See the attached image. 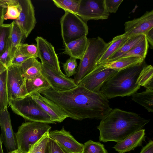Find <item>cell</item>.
<instances>
[{
  "label": "cell",
  "instance_id": "obj_1",
  "mask_svg": "<svg viewBox=\"0 0 153 153\" xmlns=\"http://www.w3.org/2000/svg\"><path fill=\"white\" fill-rule=\"evenodd\" d=\"M40 94L55 103L68 117L75 120H101L112 109L108 99L100 92H93L81 85L61 91L51 87Z\"/></svg>",
  "mask_w": 153,
  "mask_h": 153
},
{
  "label": "cell",
  "instance_id": "obj_2",
  "mask_svg": "<svg viewBox=\"0 0 153 153\" xmlns=\"http://www.w3.org/2000/svg\"><path fill=\"white\" fill-rule=\"evenodd\" d=\"M149 121L134 113L117 108L112 109L101 120L97 126L100 131L99 140L120 142L143 129Z\"/></svg>",
  "mask_w": 153,
  "mask_h": 153
},
{
  "label": "cell",
  "instance_id": "obj_3",
  "mask_svg": "<svg viewBox=\"0 0 153 153\" xmlns=\"http://www.w3.org/2000/svg\"><path fill=\"white\" fill-rule=\"evenodd\" d=\"M147 64L143 62L117 71L103 85L100 92L107 99L131 96L140 86L136 83L139 75Z\"/></svg>",
  "mask_w": 153,
  "mask_h": 153
},
{
  "label": "cell",
  "instance_id": "obj_4",
  "mask_svg": "<svg viewBox=\"0 0 153 153\" xmlns=\"http://www.w3.org/2000/svg\"><path fill=\"white\" fill-rule=\"evenodd\" d=\"M109 44V42H105L100 37L88 39L86 51L82 58L80 60L74 75V80L76 85L95 68Z\"/></svg>",
  "mask_w": 153,
  "mask_h": 153
},
{
  "label": "cell",
  "instance_id": "obj_5",
  "mask_svg": "<svg viewBox=\"0 0 153 153\" xmlns=\"http://www.w3.org/2000/svg\"><path fill=\"white\" fill-rule=\"evenodd\" d=\"M8 105L14 112L25 120L48 124L56 123L29 95L21 99L9 100Z\"/></svg>",
  "mask_w": 153,
  "mask_h": 153
},
{
  "label": "cell",
  "instance_id": "obj_6",
  "mask_svg": "<svg viewBox=\"0 0 153 153\" xmlns=\"http://www.w3.org/2000/svg\"><path fill=\"white\" fill-rule=\"evenodd\" d=\"M51 128L49 124L28 121L23 123L15 133L18 149L27 153L31 147Z\"/></svg>",
  "mask_w": 153,
  "mask_h": 153
},
{
  "label": "cell",
  "instance_id": "obj_7",
  "mask_svg": "<svg viewBox=\"0 0 153 153\" xmlns=\"http://www.w3.org/2000/svg\"><path fill=\"white\" fill-rule=\"evenodd\" d=\"M62 37L64 46L70 42L87 36V23L77 15L67 12L60 19Z\"/></svg>",
  "mask_w": 153,
  "mask_h": 153
},
{
  "label": "cell",
  "instance_id": "obj_8",
  "mask_svg": "<svg viewBox=\"0 0 153 153\" xmlns=\"http://www.w3.org/2000/svg\"><path fill=\"white\" fill-rule=\"evenodd\" d=\"M7 70L8 100L22 98L28 95L26 86V79L22 76L19 66L11 65Z\"/></svg>",
  "mask_w": 153,
  "mask_h": 153
},
{
  "label": "cell",
  "instance_id": "obj_9",
  "mask_svg": "<svg viewBox=\"0 0 153 153\" xmlns=\"http://www.w3.org/2000/svg\"><path fill=\"white\" fill-rule=\"evenodd\" d=\"M117 71L100 65H97L80 81L78 85L83 86L93 92H100L104 84Z\"/></svg>",
  "mask_w": 153,
  "mask_h": 153
},
{
  "label": "cell",
  "instance_id": "obj_10",
  "mask_svg": "<svg viewBox=\"0 0 153 153\" xmlns=\"http://www.w3.org/2000/svg\"><path fill=\"white\" fill-rule=\"evenodd\" d=\"M77 15L87 23L90 20L107 19L109 13L105 0H81Z\"/></svg>",
  "mask_w": 153,
  "mask_h": 153
},
{
  "label": "cell",
  "instance_id": "obj_11",
  "mask_svg": "<svg viewBox=\"0 0 153 153\" xmlns=\"http://www.w3.org/2000/svg\"><path fill=\"white\" fill-rule=\"evenodd\" d=\"M18 1L22 10L18 18L14 21L26 38L34 29L36 23L34 7L30 0Z\"/></svg>",
  "mask_w": 153,
  "mask_h": 153
},
{
  "label": "cell",
  "instance_id": "obj_12",
  "mask_svg": "<svg viewBox=\"0 0 153 153\" xmlns=\"http://www.w3.org/2000/svg\"><path fill=\"white\" fill-rule=\"evenodd\" d=\"M41 65L42 74L53 89L58 91H65L77 86L74 79L59 74L45 64L41 63Z\"/></svg>",
  "mask_w": 153,
  "mask_h": 153
},
{
  "label": "cell",
  "instance_id": "obj_13",
  "mask_svg": "<svg viewBox=\"0 0 153 153\" xmlns=\"http://www.w3.org/2000/svg\"><path fill=\"white\" fill-rule=\"evenodd\" d=\"M35 40L38 57L41 60V63L47 65L60 74H64L61 70L58 58L52 45L41 36H37Z\"/></svg>",
  "mask_w": 153,
  "mask_h": 153
},
{
  "label": "cell",
  "instance_id": "obj_14",
  "mask_svg": "<svg viewBox=\"0 0 153 153\" xmlns=\"http://www.w3.org/2000/svg\"><path fill=\"white\" fill-rule=\"evenodd\" d=\"M124 26V33L128 37L144 34L153 28V10L146 12L140 17L126 22Z\"/></svg>",
  "mask_w": 153,
  "mask_h": 153
},
{
  "label": "cell",
  "instance_id": "obj_15",
  "mask_svg": "<svg viewBox=\"0 0 153 153\" xmlns=\"http://www.w3.org/2000/svg\"><path fill=\"white\" fill-rule=\"evenodd\" d=\"M0 126L2 143L8 152L18 149L16 139L13 129L9 112L7 108L0 111Z\"/></svg>",
  "mask_w": 153,
  "mask_h": 153
},
{
  "label": "cell",
  "instance_id": "obj_16",
  "mask_svg": "<svg viewBox=\"0 0 153 153\" xmlns=\"http://www.w3.org/2000/svg\"><path fill=\"white\" fill-rule=\"evenodd\" d=\"M49 137L70 153H82V152L83 144L76 141L63 127L60 130L49 132Z\"/></svg>",
  "mask_w": 153,
  "mask_h": 153
},
{
  "label": "cell",
  "instance_id": "obj_17",
  "mask_svg": "<svg viewBox=\"0 0 153 153\" xmlns=\"http://www.w3.org/2000/svg\"><path fill=\"white\" fill-rule=\"evenodd\" d=\"M31 97L50 116L53 122L60 123L68 117V115L55 103L36 93L31 95Z\"/></svg>",
  "mask_w": 153,
  "mask_h": 153
},
{
  "label": "cell",
  "instance_id": "obj_18",
  "mask_svg": "<svg viewBox=\"0 0 153 153\" xmlns=\"http://www.w3.org/2000/svg\"><path fill=\"white\" fill-rule=\"evenodd\" d=\"M145 138V130L142 129L130 135L122 141L117 143L113 148L119 153H125L142 146Z\"/></svg>",
  "mask_w": 153,
  "mask_h": 153
},
{
  "label": "cell",
  "instance_id": "obj_19",
  "mask_svg": "<svg viewBox=\"0 0 153 153\" xmlns=\"http://www.w3.org/2000/svg\"><path fill=\"white\" fill-rule=\"evenodd\" d=\"M19 68L22 76L26 80L32 79L42 75L41 63L36 58L28 59Z\"/></svg>",
  "mask_w": 153,
  "mask_h": 153
},
{
  "label": "cell",
  "instance_id": "obj_20",
  "mask_svg": "<svg viewBox=\"0 0 153 153\" xmlns=\"http://www.w3.org/2000/svg\"><path fill=\"white\" fill-rule=\"evenodd\" d=\"M88 44L87 36L71 41L65 45L64 51L62 53L81 60L86 51Z\"/></svg>",
  "mask_w": 153,
  "mask_h": 153
},
{
  "label": "cell",
  "instance_id": "obj_21",
  "mask_svg": "<svg viewBox=\"0 0 153 153\" xmlns=\"http://www.w3.org/2000/svg\"><path fill=\"white\" fill-rule=\"evenodd\" d=\"M130 38L125 33L114 37L109 42V45L97 62L96 65L107 60L123 45Z\"/></svg>",
  "mask_w": 153,
  "mask_h": 153
},
{
  "label": "cell",
  "instance_id": "obj_22",
  "mask_svg": "<svg viewBox=\"0 0 153 153\" xmlns=\"http://www.w3.org/2000/svg\"><path fill=\"white\" fill-rule=\"evenodd\" d=\"M144 61V59L140 57H127L99 65H100L106 68L119 71L137 65Z\"/></svg>",
  "mask_w": 153,
  "mask_h": 153
},
{
  "label": "cell",
  "instance_id": "obj_23",
  "mask_svg": "<svg viewBox=\"0 0 153 153\" xmlns=\"http://www.w3.org/2000/svg\"><path fill=\"white\" fill-rule=\"evenodd\" d=\"M26 86L29 95H31L36 93H40L50 88V84L42 75L33 79L26 80Z\"/></svg>",
  "mask_w": 153,
  "mask_h": 153
},
{
  "label": "cell",
  "instance_id": "obj_24",
  "mask_svg": "<svg viewBox=\"0 0 153 153\" xmlns=\"http://www.w3.org/2000/svg\"><path fill=\"white\" fill-rule=\"evenodd\" d=\"M7 77V68L0 65V111L7 109L8 105Z\"/></svg>",
  "mask_w": 153,
  "mask_h": 153
},
{
  "label": "cell",
  "instance_id": "obj_25",
  "mask_svg": "<svg viewBox=\"0 0 153 153\" xmlns=\"http://www.w3.org/2000/svg\"><path fill=\"white\" fill-rule=\"evenodd\" d=\"M131 96L134 101L144 107L149 111L153 112V90L146 89L142 92H136Z\"/></svg>",
  "mask_w": 153,
  "mask_h": 153
},
{
  "label": "cell",
  "instance_id": "obj_26",
  "mask_svg": "<svg viewBox=\"0 0 153 153\" xmlns=\"http://www.w3.org/2000/svg\"><path fill=\"white\" fill-rule=\"evenodd\" d=\"M144 36L145 35L142 34L130 37L117 52L104 62H110L118 59L123 54L128 52L136 46L142 39Z\"/></svg>",
  "mask_w": 153,
  "mask_h": 153
},
{
  "label": "cell",
  "instance_id": "obj_27",
  "mask_svg": "<svg viewBox=\"0 0 153 153\" xmlns=\"http://www.w3.org/2000/svg\"><path fill=\"white\" fill-rule=\"evenodd\" d=\"M136 83L143 86L146 89L153 90V67L146 65L142 69L137 79Z\"/></svg>",
  "mask_w": 153,
  "mask_h": 153
},
{
  "label": "cell",
  "instance_id": "obj_28",
  "mask_svg": "<svg viewBox=\"0 0 153 153\" xmlns=\"http://www.w3.org/2000/svg\"><path fill=\"white\" fill-rule=\"evenodd\" d=\"M10 37L9 47L11 59L17 49L24 35L17 24L13 21Z\"/></svg>",
  "mask_w": 153,
  "mask_h": 153
},
{
  "label": "cell",
  "instance_id": "obj_29",
  "mask_svg": "<svg viewBox=\"0 0 153 153\" xmlns=\"http://www.w3.org/2000/svg\"><path fill=\"white\" fill-rule=\"evenodd\" d=\"M149 48V43L145 35L142 39L136 46L119 59L127 57H140L145 59Z\"/></svg>",
  "mask_w": 153,
  "mask_h": 153
},
{
  "label": "cell",
  "instance_id": "obj_30",
  "mask_svg": "<svg viewBox=\"0 0 153 153\" xmlns=\"http://www.w3.org/2000/svg\"><path fill=\"white\" fill-rule=\"evenodd\" d=\"M7 8L4 16V20H16L19 17L22 10L18 0H5Z\"/></svg>",
  "mask_w": 153,
  "mask_h": 153
},
{
  "label": "cell",
  "instance_id": "obj_31",
  "mask_svg": "<svg viewBox=\"0 0 153 153\" xmlns=\"http://www.w3.org/2000/svg\"><path fill=\"white\" fill-rule=\"evenodd\" d=\"M57 7L77 15L81 0H53Z\"/></svg>",
  "mask_w": 153,
  "mask_h": 153
},
{
  "label": "cell",
  "instance_id": "obj_32",
  "mask_svg": "<svg viewBox=\"0 0 153 153\" xmlns=\"http://www.w3.org/2000/svg\"><path fill=\"white\" fill-rule=\"evenodd\" d=\"M11 27V23L0 25V56L6 50L10 39Z\"/></svg>",
  "mask_w": 153,
  "mask_h": 153
},
{
  "label": "cell",
  "instance_id": "obj_33",
  "mask_svg": "<svg viewBox=\"0 0 153 153\" xmlns=\"http://www.w3.org/2000/svg\"><path fill=\"white\" fill-rule=\"evenodd\" d=\"M82 153H108L104 145L99 142L89 140L83 144Z\"/></svg>",
  "mask_w": 153,
  "mask_h": 153
},
{
  "label": "cell",
  "instance_id": "obj_34",
  "mask_svg": "<svg viewBox=\"0 0 153 153\" xmlns=\"http://www.w3.org/2000/svg\"><path fill=\"white\" fill-rule=\"evenodd\" d=\"M49 132V131L46 132L39 140L31 147L27 153H45Z\"/></svg>",
  "mask_w": 153,
  "mask_h": 153
},
{
  "label": "cell",
  "instance_id": "obj_35",
  "mask_svg": "<svg viewBox=\"0 0 153 153\" xmlns=\"http://www.w3.org/2000/svg\"><path fill=\"white\" fill-rule=\"evenodd\" d=\"M17 49L21 53L26 56L29 57H38L37 48L35 45L21 43Z\"/></svg>",
  "mask_w": 153,
  "mask_h": 153
},
{
  "label": "cell",
  "instance_id": "obj_36",
  "mask_svg": "<svg viewBox=\"0 0 153 153\" xmlns=\"http://www.w3.org/2000/svg\"><path fill=\"white\" fill-rule=\"evenodd\" d=\"M76 59L73 57H70L65 63H62L66 75L68 77L74 75L76 73V69L77 67Z\"/></svg>",
  "mask_w": 153,
  "mask_h": 153
},
{
  "label": "cell",
  "instance_id": "obj_37",
  "mask_svg": "<svg viewBox=\"0 0 153 153\" xmlns=\"http://www.w3.org/2000/svg\"><path fill=\"white\" fill-rule=\"evenodd\" d=\"M45 153H70L49 137L45 149Z\"/></svg>",
  "mask_w": 153,
  "mask_h": 153
},
{
  "label": "cell",
  "instance_id": "obj_38",
  "mask_svg": "<svg viewBox=\"0 0 153 153\" xmlns=\"http://www.w3.org/2000/svg\"><path fill=\"white\" fill-rule=\"evenodd\" d=\"M9 43L10 39L6 50L0 56V65L7 68L11 65V60Z\"/></svg>",
  "mask_w": 153,
  "mask_h": 153
},
{
  "label": "cell",
  "instance_id": "obj_39",
  "mask_svg": "<svg viewBox=\"0 0 153 153\" xmlns=\"http://www.w3.org/2000/svg\"><path fill=\"white\" fill-rule=\"evenodd\" d=\"M123 0H105L106 8L109 13H115Z\"/></svg>",
  "mask_w": 153,
  "mask_h": 153
},
{
  "label": "cell",
  "instance_id": "obj_40",
  "mask_svg": "<svg viewBox=\"0 0 153 153\" xmlns=\"http://www.w3.org/2000/svg\"><path fill=\"white\" fill-rule=\"evenodd\" d=\"M30 58L31 57L26 56L22 54L17 49L11 59V65L19 66L25 60Z\"/></svg>",
  "mask_w": 153,
  "mask_h": 153
},
{
  "label": "cell",
  "instance_id": "obj_41",
  "mask_svg": "<svg viewBox=\"0 0 153 153\" xmlns=\"http://www.w3.org/2000/svg\"><path fill=\"white\" fill-rule=\"evenodd\" d=\"M5 0H0V25L3 24L5 20L4 16L7 8Z\"/></svg>",
  "mask_w": 153,
  "mask_h": 153
},
{
  "label": "cell",
  "instance_id": "obj_42",
  "mask_svg": "<svg viewBox=\"0 0 153 153\" xmlns=\"http://www.w3.org/2000/svg\"><path fill=\"white\" fill-rule=\"evenodd\" d=\"M140 153H153V141L150 140L142 149Z\"/></svg>",
  "mask_w": 153,
  "mask_h": 153
},
{
  "label": "cell",
  "instance_id": "obj_43",
  "mask_svg": "<svg viewBox=\"0 0 153 153\" xmlns=\"http://www.w3.org/2000/svg\"><path fill=\"white\" fill-rule=\"evenodd\" d=\"M144 34L145 35L148 43L150 44L151 48H152L153 47V28L146 32Z\"/></svg>",
  "mask_w": 153,
  "mask_h": 153
},
{
  "label": "cell",
  "instance_id": "obj_44",
  "mask_svg": "<svg viewBox=\"0 0 153 153\" xmlns=\"http://www.w3.org/2000/svg\"><path fill=\"white\" fill-rule=\"evenodd\" d=\"M2 140L1 136L0 135V153H4L2 147Z\"/></svg>",
  "mask_w": 153,
  "mask_h": 153
},
{
  "label": "cell",
  "instance_id": "obj_45",
  "mask_svg": "<svg viewBox=\"0 0 153 153\" xmlns=\"http://www.w3.org/2000/svg\"><path fill=\"white\" fill-rule=\"evenodd\" d=\"M11 153H23L18 149H16L11 152Z\"/></svg>",
  "mask_w": 153,
  "mask_h": 153
},
{
  "label": "cell",
  "instance_id": "obj_46",
  "mask_svg": "<svg viewBox=\"0 0 153 153\" xmlns=\"http://www.w3.org/2000/svg\"><path fill=\"white\" fill-rule=\"evenodd\" d=\"M7 153H11V152H7Z\"/></svg>",
  "mask_w": 153,
  "mask_h": 153
}]
</instances>
